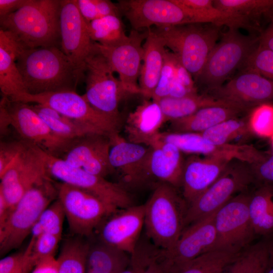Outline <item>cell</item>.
I'll use <instances>...</instances> for the list:
<instances>
[{
  "mask_svg": "<svg viewBox=\"0 0 273 273\" xmlns=\"http://www.w3.org/2000/svg\"><path fill=\"white\" fill-rule=\"evenodd\" d=\"M11 120L8 107V98L2 96L0 102V135L3 138L10 133Z\"/></svg>",
  "mask_w": 273,
  "mask_h": 273,
  "instance_id": "obj_52",
  "label": "cell"
},
{
  "mask_svg": "<svg viewBox=\"0 0 273 273\" xmlns=\"http://www.w3.org/2000/svg\"><path fill=\"white\" fill-rule=\"evenodd\" d=\"M174 55L175 78L192 93L198 94L192 75L181 64L177 56L175 54Z\"/></svg>",
  "mask_w": 273,
  "mask_h": 273,
  "instance_id": "obj_49",
  "label": "cell"
},
{
  "mask_svg": "<svg viewBox=\"0 0 273 273\" xmlns=\"http://www.w3.org/2000/svg\"><path fill=\"white\" fill-rule=\"evenodd\" d=\"M271 14H273V9H272V10L269 13V14L267 15V17L269 15H271Z\"/></svg>",
  "mask_w": 273,
  "mask_h": 273,
  "instance_id": "obj_62",
  "label": "cell"
},
{
  "mask_svg": "<svg viewBox=\"0 0 273 273\" xmlns=\"http://www.w3.org/2000/svg\"><path fill=\"white\" fill-rule=\"evenodd\" d=\"M58 199L57 183L47 176L35 184L11 211L0 229L1 255L19 247L44 210Z\"/></svg>",
  "mask_w": 273,
  "mask_h": 273,
  "instance_id": "obj_5",
  "label": "cell"
},
{
  "mask_svg": "<svg viewBox=\"0 0 273 273\" xmlns=\"http://www.w3.org/2000/svg\"><path fill=\"white\" fill-rule=\"evenodd\" d=\"M61 237L56 235L43 233L33 241L31 255L36 264L40 260L54 256Z\"/></svg>",
  "mask_w": 273,
  "mask_h": 273,
  "instance_id": "obj_45",
  "label": "cell"
},
{
  "mask_svg": "<svg viewBox=\"0 0 273 273\" xmlns=\"http://www.w3.org/2000/svg\"><path fill=\"white\" fill-rule=\"evenodd\" d=\"M260 245L261 240L243 250L225 273H250Z\"/></svg>",
  "mask_w": 273,
  "mask_h": 273,
  "instance_id": "obj_46",
  "label": "cell"
},
{
  "mask_svg": "<svg viewBox=\"0 0 273 273\" xmlns=\"http://www.w3.org/2000/svg\"><path fill=\"white\" fill-rule=\"evenodd\" d=\"M30 106L52 131L62 139L70 140L86 134L96 133L49 107L39 104H30Z\"/></svg>",
  "mask_w": 273,
  "mask_h": 273,
  "instance_id": "obj_35",
  "label": "cell"
},
{
  "mask_svg": "<svg viewBox=\"0 0 273 273\" xmlns=\"http://www.w3.org/2000/svg\"><path fill=\"white\" fill-rule=\"evenodd\" d=\"M271 146L273 148V135L270 138Z\"/></svg>",
  "mask_w": 273,
  "mask_h": 273,
  "instance_id": "obj_61",
  "label": "cell"
},
{
  "mask_svg": "<svg viewBox=\"0 0 273 273\" xmlns=\"http://www.w3.org/2000/svg\"><path fill=\"white\" fill-rule=\"evenodd\" d=\"M147 36V31L140 33L133 29L126 40L112 47L103 46L95 42L114 72L118 74L122 86L130 95L141 94L138 81L144 56L142 42Z\"/></svg>",
  "mask_w": 273,
  "mask_h": 273,
  "instance_id": "obj_17",
  "label": "cell"
},
{
  "mask_svg": "<svg viewBox=\"0 0 273 273\" xmlns=\"http://www.w3.org/2000/svg\"><path fill=\"white\" fill-rule=\"evenodd\" d=\"M105 56L96 47L85 62V92L82 95L96 110L120 124V101L130 95L124 88Z\"/></svg>",
  "mask_w": 273,
  "mask_h": 273,
  "instance_id": "obj_7",
  "label": "cell"
},
{
  "mask_svg": "<svg viewBox=\"0 0 273 273\" xmlns=\"http://www.w3.org/2000/svg\"><path fill=\"white\" fill-rule=\"evenodd\" d=\"M232 160L223 157L197 156L185 160L181 188L188 205L221 175Z\"/></svg>",
  "mask_w": 273,
  "mask_h": 273,
  "instance_id": "obj_24",
  "label": "cell"
},
{
  "mask_svg": "<svg viewBox=\"0 0 273 273\" xmlns=\"http://www.w3.org/2000/svg\"><path fill=\"white\" fill-rule=\"evenodd\" d=\"M155 259L143 273H165L160 263Z\"/></svg>",
  "mask_w": 273,
  "mask_h": 273,
  "instance_id": "obj_59",
  "label": "cell"
},
{
  "mask_svg": "<svg viewBox=\"0 0 273 273\" xmlns=\"http://www.w3.org/2000/svg\"><path fill=\"white\" fill-rule=\"evenodd\" d=\"M24 145L23 140L1 141L0 177L3 175L21 151Z\"/></svg>",
  "mask_w": 273,
  "mask_h": 273,
  "instance_id": "obj_48",
  "label": "cell"
},
{
  "mask_svg": "<svg viewBox=\"0 0 273 273\" xmlns=\"http://www.w3.org/2000/svg\"><path fill=\"white\" fill-rule=\"evenodd\" d=\"M268 254V238H262L261 245L250 273H264Z\"/></svg>",
  "mask_w": 273,
  "mask_h": 273,
  "instance_id": "obj_51",
  "label": "cell"
},
{
  "mask_svg": "<svg viewBox=\"0 0 273 273\" xmlns=\"http://www.w3.org/2000/svg\"><path fill=\"white\" fill-rule=\"evenodd\" d=\"M33 241L24 251L6 256L0 261V273H29L36 264L31 255Z\"/></svg>",
  "mask_w": 273,
  "mask_h": 273,
  "instance_id": "obj_43",
  "label": "cell"
},
{
  "mask_svg": "<svg viewBox=\"0 0 273 273\" xmlns=\"http://www.w3.org/2000/svg\"><path fill=\"white\" fill-rule=\"evenodd\" d=\"M160 138L162 141L174 145L184 153L236 159L250 164L260 162L268 156L246 144L216 145L200 133L162 132Z\"/></svg>",
  "mask_w": 273,
  "mask_h": 273,
  "instance_id": "obj_20",
  "label": "cell"
},
{
  "mask_svg": "<svg viewBox=\"0 0 273 273\" xmlns=\"http://www.w3.org/2000/svg\"><path fill=\"white\" fill-rule=\"evenodd\" d=\"M157 102L162 110L165 122L186 117L205 107L222 105L240 107L231 102L217 100L205 94H196L181 98L167 97Z\"/></svg>",
  "mask_w": 273,
  "mask_h": 273,
  "instance_id": "obj_32",
  "label": "cell"
},
{
  "mask_svg": "<svg viewBox=\"0 0 273 273\" xmlns=\"http://www.w3.org/2000/svg\"><path fill=\"white\" fill-rule=\"evenodd\" d=\"M259 35H245L232 28L221 34L196 80L206 94L220 87L235 71L240 69L258 46Z\"/></svg>",
  "mask_w": 273,
  "mask_h": 273,
  "instance_id": "obj_6",
  "label": "cell"
},
{
  "mask_svg": "<svg viewBox=\"0 0 273 273\" xmlns=\"http://www.w3.org/2000/svg\"><path fill=\"white\" fill-rule=\"evenodd\" d=\"M250 112L234 105L213 106L205 107L194 113L170 122L171 132L201 133L230 119Z\"/></svg>",
  "mask_w": 273,
  "mask_h": 273,
  "instance_id": "obj_29",
  "label": "cell"
},
{
  "mask_svg": "<svg viewBox=\"0 0 273 273\" xmlns=\"http://www.w3.org/2000/svg\"><path fill=\"white\" fill-rule=\"evenodd\" d=\"M10 213V209L7 200L0 190V229L6 223Z\"/></svg>",
  "mask_w": 273,
  "mask_h": 273,
  "instance_id": "obj_57",
  "label": "cell"
},
{
  "mask_svg": "<svg viewBox=\"0 0 273 273\" xmlns=\"http://www.w3.org/2000/svg\"><path fill=\"white\" fill-rule=\"evenodd\" d=\"M144 206L147 237L159 249H171L185 228L187 202L176 188L160 183Z\"/></svg>",
  "mask_w": 273,
  "mask_h": 273,
  "instance_id": "obj_3",
  "label": "cell"
},
{
  "mask_svg": "<svg viewBox=\"0 0 273 273\" xmlns=\"http://www.w3.org/2000/svg\"><path fill=\"white\" fill-rule=\"evenodd\" d=\"M11 127L20 140L56 157L68 140L55 134L29 103L12 101L8 98Z\"/></svg>",
  "mask_w": 273,
  "mask_h": 273,
  "instance_id": "obj_21",
  "label": "cell"
},
{
  "mask_svg": "<svg viewBox=\"0 0 273 273\" xmlns=\"http://www.w3.org/2000/svg\"><path fill=\"white\" fill-rule=\"evenodd\" d=\"M251 193H240L216 213V240L211 251L227 250L242 252L256 237L251 225L249 203Z\"/></svg>",
  "mask_w": 273,
  "mask_h": 273,
  "instance_id": "obj_11",
  "label": "cell"
},
{
  "mask_svg": "<svg viewBox=\"0 0 273 273\" xmlns=\"http://www.w3.org/2000/svg\"><path fill=\"white\" fill-rule=\"evenodd\" d=\"M254 181L250 164L233 160L221 175L188 207L185 226L214 213Z\"/></svg>",
  "mask_w": 273,
  "mask_h": 273,
  "instance_id": "obj_8",
  "label": "cell"
},
{
  "mask_svg": "<svg viewBox=\"0 0 273 273\" xmlns=\"http://www.w3.org/2000/svg\"><path fill=\"white\" fill-rule=\"evenodd\" d=\"M65 217L63 207L57 199L40 215L32 229L31 239L35 240L43 233L52 234L61 237Z\"/></svg>",
  "mask_w": 273,
  "mask_h": 273,
  "instance_id": "obj_40",
  "label": "cell"
},
{
  "mask_svg": "<svg viewBox=\"0 0 273 273\" xmlns=\"http://www.w3.org/2000/svg\"><path fill=\"white\" fill-rule=\"evenodd\" d=\"M49 107L98 133L110 135L119 132L120 124L93 108L82 95L74 90H62L38 95L21 94L10 99Z\"/></svg>",
  "mask_w": 273,
  "mask_h": 273,
  "instance_id": "obj_10",
  "label": "cell"
},
{
  "mask_svg": "<svg viewBox=\"0 0 273 273\" xmlns=\"http://www.w3.org/2000/svg\"><path fill=\"white\" fill-rule=\"evenodd\" d=\"M30 0H0V19L17 11Z\"/></svg>",
  "mask_w": 273,
  "mask_h": 273,
  "instance_id": "obj_53",
  "label": "cell"
},
{
  "mask_svg": "<svg viewBox=\"0 0 273 273\" xmlns=\"http://www.w3.org/2000/svg\"><path fill=\"white\" fill-rule=\"evenodd\" d=\"M32 273H58L57 259L51 256L40 260L34 266Z\"/></svg>",
  "mask_w": 273,
  "mask_h": 273,
  "instance_id": "obj_54",
  "label": "cell"
},
{
  "mask_svg": "<svg viewBox=\"0 0 273 273\" xmlns=\"http://www.w3.org/2000/svg\"><path fill=\"white\" fill-rule=\"evenodd\" d=\"M165 122L158 102L144 99L126 119L125 131L127 140L149 146L160 132L159 130Z\"/></svg>",
  "mask_w": 273,
  "mask_h": 273,
  "instance_id": "obj_26",
  "label": "cell"
},
{
  "mask_svg": "<svg viewBox=\"0 0 273 273\" xmlns=\"http://www.w3.org/2000/svg\"><path fill=\"white\" fill-rule=\"evenodd\" d=\"M175 76L174 55L166 50L163 68L152 100L158 101L168 97L170 85Z\"/></svg>",
  "mask_w": 273,
  "mask_h": 273,
  "instance_id": "obj_44",
  "label": "cell"
},
{
  "mask_svg": "<svg viewBox=\"0 0 273 273\" xmlns=\"http://www.w3.org/2000/svg\"><path fill=\"white\" fill-rule=\"evenodd\" d=\"M217 210L185 228L171 249L160 250L157 260L165 273H171L212 250L216 240L215 217Z\"/></svg>",
  "mask_w": 273,
  "mask_h": 273,
  "instance_id": "obj_14",
  "label": "cell"
},
{
  "mask_svg": "<svg viewBox=\"0 0 273 273\" xmlns=\"http://www.w3.org/2000/svg\"><path fill=\"white\" fill-rule=\"evenodd\" d=\"M188 13L194 23H210L228 28H243L250 32L259 31V26L248 18L222 11L212 0H175Z\"/></svg>",
  "mask_w": 273,
  "mask_h": 273,
  "instance_id": "obj_28",
  "label": "cell"
},
{
  "mask_svg": "<svg viewBox=\"0 0 273 273\" xmlns=\"http://www.w3.org/2000/svg\"><path fill=\"white\" fill-rule=\"evenodd\" d=\"M250 168L256 187L266 186L273 188V154L260 162L250 164Z\"/></svg>",
  "mask_w": 273,
  "mask_h": 273,
  "instance_id": "obj_47",
  "label": "cell"
},
{
  "mask_svg": "<svg viewBox=\"0 0 273 273\" xmlns=\"http://www.w3.org/2000/svg\"><path fill=\"white\" fill-rule=\"evenodd\" d=\"M213 3L217 8L245 17L258 26L259 20L267 17L273 9V0H214Z\"/></svg>",
  "mask_w": 273,
  "mask_h": 273,
  "instance_id": "obj_39",
  "label": "cell"
},
{
  "mask_svg": "<svg viewBox=\"0 0 273 273\" xmlns=\"http://www.w3.org/2000/svg\"><path fill=\"white\" fill-rule=\"evenodd\" d=\"M107 218L99 226V240L130 255L144 225V204L122 209Z\"/></svg>",
  "mask_w": 273,
  "mask_h": 273,
  "instance_id": "obj_22",
  "label": "cell"
},
{
  "mask_svg": "<svg viewBox=\"0 0 273 273\" xmlns=\"http://www.w3.org/2000/svg\"><path fill=\"white\" fill-rule=\"evenodd\" d=\"M61 0H30L0 19L1 28L11 32L25 49L61 48Z\"/></svg>",
  "mask_w": 273,
  "mask_h": 273,
  "instance_id": "obj_2",
  "label": "cell"
},
{
  "mask_svg": "<svg viewBox=\"0 0 273 273\" xmlns=\"http://www.w3.org/2000/svg\"><path fill=\"white\" fill-rule=\"evenodd\" d=\"M204 137L218 145L231 144L239 139L250 137L253 133L250 128L248 116L246 118H234L200 133Z\"/></svg>",
  "mask_w": 273,
  "mask_h": 273,
  "instance_id": "obj_38",
  "label": "cell"
},
{
  "mask_svg": "<svg viewBox=\"0 0 273 273\" xmlns=\"http://www.w3.org/2000/svg\"><path fill=\"white\" fill-rule=\"evenodd\" d=\"M241 252L227 250L210 251L171 273H223Z\"/></svg>",
  "mask_w": 273,
  "mask_h": 273,
  "instance_id": "obj_34",
  "label": "cell"
},
{
  "mask_svg": "<svg viewBox=\"0 0 273 273\" xmlns=\"http://www.w3.org/2000/svg\"><path fill=\"white\" fill-rule=\"evenodd\" d=\"M24 49L11 32L0 29V89L2 96L10 99L26 93L16 63Z\"/></svg>",
  "mask_w": 273,
  "mask_h": 273,
  "instance_id": "obj_27",
  "label": "cell"
},
{
  "mask_svg": "<svg viewBox=\"0 0 273 273\" xmlns=\"http://www.w3.org/2000/svg\"><path fill=\"white\" fill-rule=\"evenodd\" d=\"M151 148L149 170L150 176L176 188L181 187L185 160L174 145L155 139Z\"/></svg>",
  "mask_w": 273,
  "mask_h": 273,
  "instance_id": "obj_25",
  "label": "cell"
},
{
  "mask_svg": "<svg viewBox=\"0 0 273 273\" xmlns=\"http://www.w3.org/2000/svg\"><path fill=\"white\" fill-rule=\"evenodd\" d=\"M206 94L250 111L261 104L273 103V81L254 71L241 69L227 83Z\"/></svg>",
  "mask_w": 273,
  "mask_h": 273,
  "instance_id": "obj_18",
  "label": "cell"
},
{
  "mask_svg": "<svg viewBox=\"0 0 273 273\" xmlns=\"http://www.w3.org/2000/svg\"><path fill=\"white\" fill-rule=\"evenodd\" d=\"M248 120L253 134L270 138L273 135V103L255 107L249 113Z\"/></svg>",
  "mask_w": 273,
  "mask_h": 273,
  "instance_id": "obj_41",
  "label": "cell"
},
{
  "mask_svg": "<svg viewBox=\"0 0 273 273\" xmlns=\"http://www.w3.org/2000/svg\"><path fill=\"white\" fill-rule=\"evenodd\" d=\"M249 213L256 236L267 237L273 234V188L256 187L251 192Z\"/></svg>",
  "mask_w": 273,
  "mask_h": 273,
  "instance_id": "obj_31",
  "label": "cell"
},
{
  "mask_svg": "<svg viewBox=\"0 0 273 273\" xmlns=\"http://www.w3.org/2000/svg\"><path fill=\"white\" fill-rule=\"evenodd\" d=\"M16 63L25 92L30 95L75 91L84 77L59 47L25 49L17 57Z\"/></svg>",
  "mask_w": 273,
  "mask_h": 273,
  "instance_id": "obj_1",
  "label": "cell"
},
{
  "mask_svg": "<svg viewBox=\"0 0 273 273\" xmlns=\"http://www.w3.org/2000/svg\"><path fill=\"white\" fill-rule=\"evenodd\" d=\"M58 199L70 231L80 237L91 236L102 222L119 210L90 193L64 183H57Z\"/></svg>",
  "mask_w": 273,
  "mask_h": 273,
  "instance_id": "obj_9",
  "label": "cell"
},
{
  "mask_svg": "<svg viewBox=\"0 0 273 273\" xmlns=\"http://www.w3.org/2000/svg\"><path fill=\"white\" fill-rule=\"evenodd\" d=\"M48 174L51 177L84 190L118 209L132 206L131 197L120 184L72 167L44 152Z\"/></svg>",
  "mask_w": 273,
  "mask_h": 273,
  "instance_id": "obj_12",
  "label": "cell"
},
{
  "mask_svg": "<svg viewBox=\"0 0 273 273\" xmlns=\"http://www.w3.org/2000/svg\"><path fill=\"white\" fill-rule=\"evenodd\" d=\"M111 143L109 158L114 171H117L123 181L135 186L150 176L149 170L151 148L130 142L118 132L109 135Z\"/></svg>",
  "mask_w": 273,
  "mask_h": 273,
  "instance_id": "obj_23",
  "label": "cell"
},
{
  "mask_svg": "<svg viewBox=\"0 0 273 273\" xmlns=\"http://www.w3.org/2000/svg\"><path fill=\"white\" fill-rule=\"evenodd\" d=\"M61 48L84 75L85 60L93 50L94 42L77 0H61Z\"/></svg>",
  "mask_w": 273,
  "mask_h": 273,
  "instance_id": "obj_19",
  "label": "cell"
},
{
  "mask_svg": "<svg viewBox=\"0 0 273 273\" xmlns=\"http://www.w3.org/2000/svg\"><path fill=\"white\" fill-rule=\"evenodd\" d=\"M270 20L266 29L262 31L259 35V44L273 51V14L267 17Z\"/></svg>",
  "mask_w": 273,
  "mask_h": 273,
  "instance_id": "obj_56",
  "label": "cell"
},
{
  "mask_svg": "<svg viewBox=\"0 0 273 273\" xmlns=\"http://www.w3.org/2000/svg\"><path fill=\"white\" fill-rule=\"evenodd\" d=\"M130 255L99 240L89 244L86 268L98 273H120L129 265Z\"/></svg>",
  "mask_w": 273,
  "mask_h": 273,
  "instance_id": "obj_33",
  "label": "cell"
},
{
  "mask_svg": "<svg viewBox=\"0 0 273 273\" xmlns=\"http://www.w3.org/2000/svg\"><path fill=\"white\" fill-rule=\"evenodd\" d=\"M86 273H98L93 270H91V269H87L86 268Z\"/></svg>",
  "mask_w": 273,
  "mask_h": 273,
  "instance_id": "obj_60",
  "label": "cell"
},
{
  "mask_svg": "<svg viewBox=\"0 0 273 273\" xmlns=\"http://www.w3.org/2000/svg\"><path fill=\"white\" fill-rule=\"evenodd\" d=\"M87 25L92 41L103 46L117 45L128 37L120 16L104 17L87 22Z\"/></svg>",
  "mask_w": 273,
  "mask_h": 273,
  "instance_id": "obj_37",
  "label": "cell"
},
{
  "mask_svg": "<svg viewBox=\"0 0 273 273\" xmlns=\"http://www.w3.org/2000/svg\"><path fill=\"white\" fill-rule=\"evenodd\" d=\"M109 135L90 133L68 140L56 158L69 165L105 177L114 172L109 158Z\"/></svg>",
  "mask_w": 273,
  "mask_h": 273,
  "instance_id": "obj_15",
  "label": "cell"
},
{
  "mask_svg": "<svg viewBox=\"0 0 273 273\" xmlns=\"http://www.w3.org/2000/svg\"><path fill=\"white\" fill-rule=\"evenodd\" d=\"M149 265L146 260L138 255L130 256L128 266L120 273H143Z\"/></svg>",
  "mask_w": 273,
  "mask_h": 273,
  "instance_id": "obj_55",
  "label": "cell"
},
{
  "mask_svg": "<svg viewBox=\"0 0 273 273\" xmlns=\"http://www.w3.org/2000/svg\"><path fill=\"white\" fill-rule=\"evenodd\" d=\"M165 47L175 54L197 80L220 37L221 27L210 23H192L151 28Z\"/></svg>",
  "mask_w": 273,
  "mask_h": 273,
  "instance_id": "obj_4",
  "label": "cell"
},
{
  "mask_svg": "<svg viewBox=\"0 0 273 273\" xmlns=\"http://www.w3.org/2000/svg\"><path fill=\"white\" fill-rule=\"evenodd\" d=\"M80 237L66 240L57 259L58 273H86L89 243Z\"/></svg>",
  "mask_w": 273,
  "mask_h": 273,
  "instance_id": "obj_36",
  "label": "cell"
},
{
  "mask_svg": "<svg viewBox=\"0 0 273 273\" xmlns=\"http://www.w3.org/2000/svg\"><path fill=\"white\" fill-rule=\"evenodd\" d=\"M78 8L87 22L101 18L97 0H77Z\"/></svg>",
  "mask_w": 273,
  "mask_h": 273,
  "instance_id": "obj_50",
  "label": "cell"
},
{
  "mask_svg": "<svg viewBox=\"0 0 273 273\" xmlns=\"http://www.w3.org/2000/svg\"><path fill=\"white\" fill-rule=\"evenodd\" d=\"M47 176L44 151L24 141L21 151L0 177V190L10 212L28 190Z\"/></svg>",
  "mask_w": 273,
  "mask_h": 273,
  "instance_id": "obj_13",
  "label": "cell"
},
{
  "mask_svg": "<svg viewBox=\"0 0 273 273\" xmlns=\"http://www.w3.org/2000/svg\"><path fill=\"white\" fill-rule=\"evenodd\" d=\"M118 7L134 30L194 23L175 0L119 1Z\"/></svg>",
  "mask_w": 273,
  "mask_h": 273,
  "instance_id": "obj_16",
  "label": "cell"
},
{
  "mask_svg": "<svg viewBox=\"0 0 273 273\" xmlns=\"http://www.w3.org/2000/svg\"><path fill=\"white\" fill-rule=\"evenodd\" d=\"M264 273H273V234L268 236V254Z\"/></svg>",
  "mask_w": 273,
  "mask_h": 273,
  "instance_id": "obj_58",
  "label": "cell"
},
{
  "mask_svg": "<svg viewBox=\"0 0 273 273\" xmlns=\"http://www.w3.org/2000/svg\"><path fill=\"white\" fill-rule=\"evenodd\" d=\"M144 56L139 78V86L145 99H152L163 68L165 46L152 28L147 30L143 44Z\"/></svg>",
  "mask_w": 273,
  "mask_h": 273,
  "instance_id": "obj_30",
  "label": "cell"
},
{
  "mask_svg": "<svg viewBox=\"0 0 273 273\" xmlns=\"http://www.w3.org/2000/svg\"><path fill=\"white\" fill-rule=\"evenodd\" d=\"M241 69L254 71L273 81V51L259 43Z\"/></svg>",
  "mask_w": 273,
  "mask_h": 273,
  "instance_id": "obj_42",
  "label": "cell"
}]
</instances>
